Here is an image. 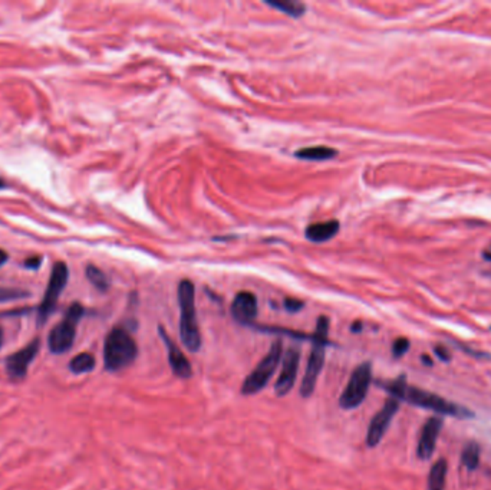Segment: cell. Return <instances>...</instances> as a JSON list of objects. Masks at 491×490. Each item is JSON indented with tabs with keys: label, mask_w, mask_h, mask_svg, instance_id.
I'll list each match as a JSON object with an SVG mask.
<instances>
[{
	"label": "cell",
	"mask_w": 491,
	"mask_h": 490,
	"mask_svg": "<svg viewBox=\"0 0 491 490\" xmlns=\"http://www.w3.org/2000/svg\"><path fill=\"white\" fill-rule=\"evenodd\" d=\"M381 387L392 398H395L398 401H405V402L413 404L416 407L426 408V410H431L437 415L450 416V417H455V419H471L472 417V413L468 410V408L458 405L455 402H451L448 400H444L438 394L417 388L414 385H409L403 375H401L392 381H384V382H381Z\"/></svg>",
	"instance_id": "obj_1"
},
{
	"label": "cell",
	"mask_w": 491,
	"mask_h": 490,
	"mask_svg": "<svg viewBox=\"0 0 491 490\" xmlns=\"http://www.w3.org/2000/svg\"><path fill=\"white\" fill-rule=\"evenodd\" d=\"M179 305L181 343L190 353H197L203 345V340L196 312V289L189 279L181 281L179 285Z\"/></svg>",
	"instance_id": "obj_2"
},
{
	"label": "cell",
	"mask_w": 491,
	"mask_h": 490,
	"mask_svg": "<svg viewBox=\"0 0 491 490\" xmlns=\"http://www.w3.org/2000/svg\"><path fill=\"white\" fill-rule=\"evenodd\" d=\"M138 355V345L134 337L122 326L111 330L104 343V365L110 372L128 368Z\"/></svg>",
	"instance_id": "obj_3"
},
{
	"label": "cell",
	"mask_w": 491,
	"mask_h": 490,
	"mask_svg": "<svg viewBox=\"0 0 491 490\" xmlns=\"http://www.w3.org/2000/svg\"><path fill=\"white\" fill-rule=\"evenodd\" d=\"M327 333H329V319L326 316H320L316 323V331L312 338V351L305 370V377L300 384V395L303 398H309L313 394L323 370L326 345L329 344Z\"/></svg>",
	"instance_id": "obj_4"
},
{
	"label": "cell",
	"mask_w": 491,
	"mask_h": 490,
	"mask_svg": "<svg viewBox=\"0 0 491 490\" xmlns=\"http://www.w3.org/2000/svg\"><path fill=\"white\" fill-rule=\"evenodd\" d=\"M282 355H283V343L278 340L272 344L268 354L259 361V364L253 368V371L244 378L241 384V390H240L241 395L250 397L263 391L268 387L269 381L272 380L273 374L276 372L280 364Z\"/></svg>",
	"instance_id": "obj_5"
},
{
	"label": "cell",
	"mask_w": 491,
	"mask_h": 490,
	"mask_svg": "<svg viewBox=\"0 0 491 490\" xmlns=\"http://www.w3.org/2000/svg\"><path fill=\"white\" fill-rule=\"evenodd\" d=\"M84 306L75 302L68 309L65 318L52 328L48 337V347L52 354H65L69 351L75 343L76 326L80 318L84 316Z\"/></svg>",
	"instance_id": "obj_6"
},
{
	"label": "cell",
	"mask_w": 491,
	"mask_h": 490,
	"mask_svg": "<svg viewBox=\"0 0 491 490\" xmlns=\"http://www.w3.org/2000/svg\"><path fill=\"white\" fill-rule=\"evenodd\" d=\"M372 382V365L371 363H362L358 365L339 397V407L342 410H355L366 398Z\"/></svg>",
	"instance_id": "obj_7"
},
{
	"label": "cell",
	"mask_w": 491,
	"mask_h": 490,
	"mask_svg": "<svg viewBox=\"0 0 491 490\" xmlns=\"http://www.w3.org/2000/svg\"><path fill=\"white\" fill-rule=\"evenodd\" d=\"M68 278H69V272H68L66 265L63 262L55 264L52 273H51V279H49L46 292H45V296H43V301L38 309L39 325L46 322L48 318L51 316V313L55 311L56 303L59 301V296L68 283Z\"/></svg>",
	"instance_id": "obj_8"
},
{
	"label": "cell",
	"mask_w": 491,
	"mask_h": 490,
	"mask_svg": "<svg viewBox=\"0 0 491 490\" xmlns=\"http://www.w3.org/2000/svg\"><path fill=\"white\" fill-rule=\"evenodd\" d=\"M398 410H399V401L389 397L382 405L381 410L372 417L368 426V433H366L368 447H376L381 443Z\"/></svg>",
	"instance_id": "obj_9"
},
{
	"label": "cell",
	"mask_w": 491,
	"mask_h": 490,
	"mask_svg": "<svg viewBox=\"0 0 491 490\" xmlns=\"http://www.w3.org/2000/svg\"><path fill=\"white\" fill-rule=\"evenodd\" d=\"M299 363H300L299 348H296V347L289 348L283 357L280 374H279L276 384H275V394L278 397L287 395L292 391V388L295 387V382L297 378V371H299Z\"/></svg>",
	"instance_id": "obj_10"
},
{
	"label": "cell",
	"mask_w": 491,
	"mask_h": 490,
	"mask_svg": "<svg viewBox=\"0 0 491 490\" xmlns=\"http://www.w3.org/2000/svg\"><path fill=\"white\" fill-rule=\"evenodd\" d=\"M41 350V341L35 338L25 348L9 355L6 358V372L12 380H23L28 374L31 363L38 357Z\"/></svg>",
	"instance_id": "obj_11"
},
{
	"label": "cell",
	"mask_w": 491,
	"mask_h": 490,
	"mask_svg": "<svg viewBox=\"0 0 491 490\" xmlns=\"http://www.w3.org/2000/svg\"><path fill=\"white\" fill-rule=\"evenodd\" d=\"M159 337L167 348V355H169V363L173 374L179 378L187 380L193 375V367L189 358L184 355V353L180 350V347L173 341V338L167 334V331L159 326L158 328Z\"/></svg>",
	"instance_id": "obj_12"
},
{
	"label": "cell",
	"mask_w": 491,
	"mask_h": 490,
	"mask_svg": "<svg viewBox=\"0 0 491 490\" xmlns=\"http://www.w3.org/2000/svg\"><path fill=\"white\" fill-rule=\"evenodd\" d=\"M258 315V299L252 292H238L231 303V316L241 325H253Z\"/></svg>",
	"instance_id": "obj_13"
},
{
	"label": "cell",
	"mask_w": 491,
	"mask_h": 490,
	"mask_svg": "<svg viewBox=\"0 0 491 490\" xmlns=\"http://www.w3.org/2000/svg\"><path fill=\"white\" fill-rule=\"evenodd\" d=\"M443 426H444V422L441 417H431L427 420V423L424 424L421 430V436H420L418 447H417V454L420 459L423 460L431 459L437 446V440L443 430Z\"/></svg>",
	"instance_id": "obj_14"
},
{
	"label": "cell",
	"mask_w": 491,
	"mask_h": 490,
	"mask_svg": "<svg viewBox=\"0 0 491 490\" xmlns=\"http://www.w3.org/2000/svg\"><path fill=\"white\" fill-rule=\"evenodd\" d=\"M339 231V221L329 220V221H320L313 223L306 227L305 236L313 243H323L334 239Z\"/></svg>",
	"instance_id": "obj_15"
},
{
	"label": "cell",
	"mask_w": 491,
	"mask_h": 490,
	"mask_svg": "<svg viewBox=\"0 0 491 490\" xmlns=\"http://www.w3.org/2000/svg\"><path fill=\"white\" fill-rule=\"evenodd\" d=\"M295 155L297 158L307 160V161H326V160H331V158L337 157L338 151L335 148H332V147L317 145V147L300 148L299 151H296Z\"/></svg>",
	"instance_id": "obj_16"
},
{
	"label": "cell",
	"mask_w": 491,
	"mask_h": 490,
	"mask_svg": "<svg viewBox=\"0 0 491 490\" xmlns=\"http://www.w3.org/2000/svg\"><path fill=\"white\" fill-rule=\"evenodd\" d=\"M447 462L444 459L437 460L428 474V490H444L447 481Z\"/></svg>",
	"instance_id": "obj_17"
},
{
	"label": "cell",
	"mask_w": 491,
	"mask_h": 490,
	"mask_svg": "<svg viewBox=\"0 0 491 490\" xmlns=\"http://www.w3.org/2000/svg\"><path fill=\"white\" fill-rule=\"evenodd\" d=\"M97 360L91 353H80L75 355L69 363V370L73 374H87L94 371Z\"/></svg>",
	"instance_id": "obj_18"
},
{
	"label": "cell",
	"mask_w": 491,
	"mask_h": 490,
	"mask_svg": "<svg viewBox=\"0 0 491 490\" xmlns=\"http://www.w3.org/2000/svg\"><path fill=\"white\" fill-rule=\"evenodd\" d=\"M269 6L286 14L290 18H300L305 15L306 12V6L300 2H296V0H278V2H266Z\"/></svg>",
	"instance_id": "obj_19"
},
{
	"label": "cell",
	"mask_w": 491,
	"mask_h": 490,
	"mask_svg": "<svg viewBox=\"0 0 491 490\" xmlns=\"http://www.w3.org/2000/svg\"><path fill=\"white\" fill-rule=\"evenodd\" d=\"M461 462L468 470H475L480 464V447L477 443L471 442L465 446L461 454Z\"/></svg>",
	"instance_id": "obj_20"
},
{
	"label": "cell",
	"mask_w": 491,
	"mask_h": 490,
	"mask_svg": "<svg viewBox=\"0 0 491 490\" xmlns=\"http://www.w3.org/2000/svg\"><path fill=\"white\" fill-rule=\"evenodd\" d=\"M87 278H88V281H90L98 291H101V292L108 291V288H110V281H108V278L105 276V273H104L101 269H98L97 266L90 265V266L87 268Z\"/></svg>",
	"instance_id": "obj_21"
},
{
	"label": "cell",
	"mask_w": 491,
	"mask_h": 490,
	"mask_svg": "<svg viewBox=\"0 0 491 490\" xmlns=\"http://www.w3.org/2000/svg\"><path fill=\"white\" fill-rule=\"evenodd\" d=\"M29 295L31 293L28 291H22L16 288H0V303L23 299V298H28Z\"/></svg>",
	"instance_id": "obj_22"
},
{
	"label": "cell",
	"mask_w": 491,
	"mask_h": 490,
	"mask_svg": "<svg viewBox=\"0 0 491 490\" xmlns=\"http://www.w3.org/2000/svg\"><path fill=\"white\" fill-rule=\"evenodd\" d=\"M408 350H409V341L406 338H398L392 345V355L395 358H401L402 355L406 354Z\"/></svg>",
	"instance_id": "obj_23"
},
{
	"label": "cell",
	"mask_w": 491,
	"mask_h": 490,
	"mask_svg": "<svg viewBox=\"0 0 491 490\" xmlns=\"http://www.w3.org/2000/svg\"><path fill=\"white\" fill-rule=\"evenodd\" d=\"M285 308H286V311H289V312H299L303 306H305V303L302 302V301H299V299H295V298H287V299H285Z\"/></svg>",
	"instance_id": "obj_24"
},
{
	"label": "cell",
	"mask_w": 491,
	"mask_h": 490,
	"mask_svg": "<svg viewBox=\"0 0 491 490\" xmlns=\"http://www.w3.org/2000/svg\"><path fill=\"white\" fill-rule=\"evenodd\" d=\"M434 351H435L437 357H438V358H440L441 361H444V363H448V361L451 360V355H450L448 350H445L444 347H441V345H437Z\"/></svg>",
	"instance_id": "obj_25"
},
{
	"label": "cell",
	"mask_w": 491,
	"mask_h": 490,
	"mask_svg": "<svg viewBox=\"0 0 491 490\" xmlns=\"http://www.w3.org/2000/svg\"><path fill=\"white\" fill-rule=\"evenodd\" d=\"M41 264H42V258H41V256H33V258L26 259L23 265H25V268H28V269H38V268L41 266Z\"/></svg>",
	"instance_id": "obj_26"
},
{
	"label": "cell",
	"mask_w": 491,
	"mask_h": 490,
	"mask_svg": "<svg viewBox=\"0 0 491 490\" xmlns=\"http://www.w3.org/2000/svg\"><path fill=\"white\" fill-rule=\"evenodd\" d=\"M8 259H9L8 254L5 251H0V265H4L5 262H8Z\"/></svg>",
	"instance_id": "obj_27"
},
{
	"label": "cell",
	"mask_w": 491,
	"mask_h": 490,
	"mask_svg": "<svg viewBox=\"0 0 491 490\" xmlns=\"http://www.w3.org/2000/svg\"><path fill=\"white\" fill-rule=\"evenodd\" d=\"M362 330V323L359 320H357L354 325H352V331L354 333H359Z\"/></svg>",
	"instance_id": "obj_28"
},
{
	"label": "cell",
	"mask_w": 491,
	"mask_h": 490,
	"mask_svg": "<svg viewBox=\"0 0 491 490\" xmlns=\"http://www.w3.org/2000/svg\"><path fill=\"white\" fill-rule=\"evenodd\" d=\"M484 258L488 259V261H491V246L487 248V249L484 251Z\"/></svg>",
	"instance_id": "obj_29"
},
{
	"label": "cell",
	"mask_w": 491,
	"mask_h": 490,
	"mask_svg": "<svg viewBox=\"0 0 491 490\" xmlns=\"http://www.w3.org/2000/svg\"><path fill=\"white\" fill-rule=\"evenodd\" d=\"M423 361H426V364H427V365H431V360H430L427 355H424V357H423Z\"/></svg>",
	"instance_id": "obj_30"
},
{
	"label": "cell",
	"mask_w": 491,
	"mask_h": 490,
	"mask_svg": "<svg viewBox=\"0 0 491 490\" xmlns=\"http://www.w3.org/2000/svg\"><path fill=\"white\" fill-rule=\"evenodd\" d=\"M2 344H4V331L0 330V347H2Z\"/></svg>",
	"instance_id": "obj_31"
},
{
	"label": "cell",
	"mask_w": 491,
	"mask_h": 490,
	"mask_svg": "<svg viewBox=\"0 0 491 490\" xmlns=\"http://www.w3.org/2000/svg\"><path fill=\"white\" fill-rule=\"evenodd\" d=\"M4 187H5V183L2 179H0V189H4Z\"/></svg>",
	"instance_id": "obj_32"
}]
</instances>
